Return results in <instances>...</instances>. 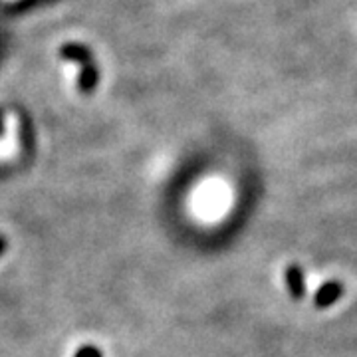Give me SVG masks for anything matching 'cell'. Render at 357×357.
I'll use <instances>...</instances> for the list:
<instances>
[{
	"label": "cell",
	"instance_id": "2",
	"mask_svg": "<svg viewBox=\"0 0 357 357\" xmlns=\"http://www.w3.org/2000/svg\"><path fill=\"white\" fill-rule=\"evenodd\" d=\"M284 282L294 300H302L306 296V274L298 264H290L284 270Z\"/></svg>",
	"mask_w": 357,
	"mask_h": 357
},
{
	"label": "cell",
	"instance_id": "3",
	"mask_svg": "<svg viewBox=\"0 0 357 357\" xmlns=\"http://www.w3.org/2000/svg\"><path fill=\"white\" fill-rule=\"evenodd\" d=\"M74 357H103L102 351L96 347V345H82L79 349H77Z\"/></svg>",
	"mask_w": 357,
	"mask_h": 357
},
{
	"label": "cell",
	"instance_id": "1",
	"mask_svg": "<svg viewBox=\"0 0 357 357\" xmlns=\"http://www.w3.org/2000/svg\"><path fill=\"white\" fill-rule=\"evenodd\" d=\"M344 296V284L340 280H328L324 282L318 288V292L314 296V306L318 310L332 307L340 298Z\"/></svg>",
	"mask_w": 357,
	"mask_h": 357
},
{
	"label": "cell",
	"instance_id": "4",
	"mask_svg": "<svg viewBox=\"0 0 357 357\" xmlns=\"http://www.w3.org/2000/svg\"><path fill=\"white\" fill-rule=\"evenodd\" d=\"M6 246H8V244H6V238H4V236L0 234V256L4 255V250H6Z\"/></svg>",
	"mask_w": 357,
	"mask_h": 357
}]
</instances>
